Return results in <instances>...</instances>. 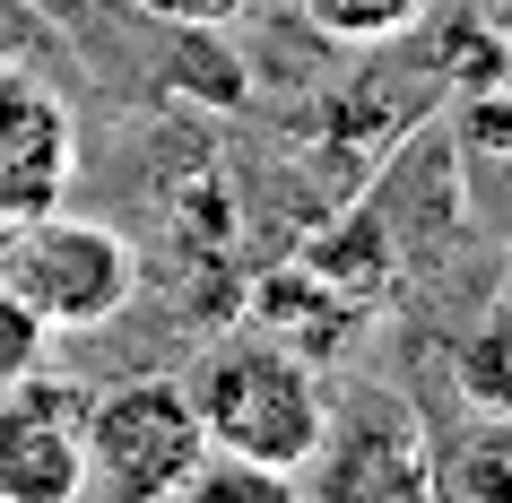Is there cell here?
<instances>
[{
	"label": "cell",
	"instance_id": "1",
	"mask_svg": "<svg viewBox=\"0 0 512 503\" xmlns=\"http://www.w3.org/2000/svg\"><path fill=\"white\" fill-rule=\"evenodd\" d=\"M183 391L200 408L209 451H235V460H261V469H304L330 417L313 356H296L278 339H217L183 373Z\"/></svg>",
	"mask_w": 512,
	"mask_h": 503
},
{
	"label": "cell",
	"instance_id": "2",
	"mask_svg": "<svg viewBox=\"0 0 512 503\" xmlns=\"http://www.w3.org/2000/svg\"><path fill=\"white\" fill-rule=\"evenodd\" d=\"M209 460L183 373H122L87 399V495L96 503H174Z\"/></svg>",
	"mask_w": 512,
	"mask_h": 503
},
{
	"label": "cell",
	"instance_id": "3",
	"mask_svg": "<svg viewBox=\"0 0 512 503\" xmlns=\"http://www.w3.org/2000/svg\"><path fill=\"white\" fill-rule=\"evenodd\" d=\"M0 278L27 295V313L44 330H105L139 295L131 243L113 235V226H96V217H70V209L18 217L9 243H0Z\"/></svg>",
	"mask_w": 512,
	"mask_h": 503
},
{
	"label": "cell",
	"instance_id": "4",
	"mask_svg": "<svg viewBox=\"0 0 512 503\" xmlns=\"http://www.w3.org/2000/svg\"><path fill=\"white\" fill-rule=\"evenodd\" d=\"M426 417L391 382H365L322 417V443L304 460V503H426Z\"/></svg>",
	"mask_w": 512,
	"mask_h": 503
},
{
	"label": "cell",
	"instance_id": "5",
	"mask_svg": "<svg viewBox=\"0 0 512 503\" xmlns=\"http://www.w3.org/2000/svg\"><path fill=\"white\" fill-rule=\"evenodd\" d=\"M0 503H87V391L44 365L0 391Z\"/></svg>",
	"mask_w": 512,
	"mask_h": 503
},
{
	"label": "cell",
	"instance_id": "6",
	"mask_svg": "<svg viewBox=\"0 0 512 503\" xmlns=\"http://www.w3.org/2000/svg\"><path fill=\"white\" fill-rule=\"evenodd\" d=\"M70 113H61L53 87L0 70V226H18L35 209H61V183H70Z\"/></svg>",
	"mask_w": 512,
	"mask_h": 503
},
{
	"label": "cell",
	"instance_id": "7",
	"mask_svg": "<svg viewBox=\"0 0 512 503\" xmlns=\"http://www.w3.org/2000/svg\"><path fill=\"white\" fill-rule=\"evenodd\" d=\"M426 503H512V417H469L426 451Z\"/></svg>",
	"mask_w": 512,
	"mask_h": 503
},
{
	"label": "cell",
	"instance_id": "8",
	"mask_svg": "<svg viewBox=\"0 0 512 503\" xmlns=\"http://www.w3.org/2000/svg\"><path fill=\"white\" fill-rule=\"evenodd\" d=\"M174 503H304V477L296 469H261V460H235V451H209Z\"/></svg>",
	"mask_w": 512,
	"mask_h": 503
},
{
	"label": "cell",
	"instance_id": "9",
	"mask_svg": "<svg viewBox=\"0 0 512 503\" xmlns=\"http://www.w3.org/2000/svg\"><path fill=\"white\" fill-rule=\"evenodd\" d=\"M460 391L478 417H512V304L478 321V339L460 347Z\"/></svg>",
	"mask_w": 512,
	"mask_h": 503
},
{
	"label": "cell",
	"instance_id": "10",
	"mask_svg": "<svg viewBox=\"0 0 512 503\" xmlns=\"http://www.w3.org/2000/svg\"><path fill=\"white\" fill-rule=\"evenodd\" d=\"M296 9L330 35V44H391L400 27H417L426 0H296Z\"/></svg>",
	"mask_w": 512,
	"mask_h": 503
},
{
	"label": "cell",
	"instance_id": "11",
	"mask_svg": "<svg viewBox=\"0 0 512 503\" xmlns=\"http://www.w3.org/2000/svg\"><path fill=\"white\" fill-rule=\"evenodd\" d=\"M44 339H53V330L27 313V295L0 278V391H9V382H27V373L44 365Z\"/></svg>",
	"mask_w": 512,
	"mask_h": 503
},
{
	"label": "cell",
	"instance_id": "12",
	"mask_svg": "<svg viewBox=\"0 0 512 503\" xmlns=\"http://www.w3.org/2000/svg\"><path fill=\"white\" fill-rule=\"evenodd\" d=\"M131 9H148V18H157V27H235L243 18V0H131Z\"/></svg>",
	"mask_w": 512,
	"mask_h": 503
},
{
	"label": "cell",
	"instance_id": "13",
	"mask_svg": "<svg viewBox=\"0 0 512 503\" xmlns=\"http://www.w3.org/2000/svg\"><path fill=\"white\" fill-rule=\"evenodd\" d=\"M486 9H495V27H504V44H512V0H486Z\"/></svg>",
	"mask_w": 512,
	"mask_h": 503
}]
</instances>
